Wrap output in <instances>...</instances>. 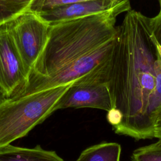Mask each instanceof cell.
<instances>
[{
    "label": "cell",
    "instance_id": "17",
    "mask_svg": "<svg viewBox=\"0 0 161 161\" xmlns=\"http://www.w3.org/2000/svg\"><path fill=\"white\" fill-rule=\"evenodd\" d=\"M7 97H6L4 93L3 92V91L0 89V104L6 99Z\"/></svg>",
    "mask_w": 161,
    "mask_h": 161
},
{
    "label": "cell",
    "instance_id": "1",
    "mask_svg": "<svg viewBox=\"0 0 161 161\" xmlns=\"http://www.w3.org/2000/svg\"><path fill=\"white\" fill-rule=\"evenodd\" d=\"M131 9L124 0L110 9L50 25L47 44L23 87L11 98L73 84L93 75L111 58L117 17Z\"/></svg>",
    "mask_w": 161,
    "mask_h": 161
},
{
    "label": "cell",
    "instance_id": "4",
    "mask_svg": "<svg viewBox=\"0 0 161 161\" xmlns=\"http://www.w3.org/2000/svg\"><path fill=\"white\" fill-rule=\"evenodd\" d=\"M8 28L28 77L47 44L50 25L28 10L9 22Z\"/></svg>",
    "mask_w": 161,
    "mask_h": 161
},
{
    "label": "cell",
    "instance_id": "12",
    "mask_svg": "<svg viewBox=\"0 0 161 161\" xmlns=\"http://www.w3.org/2000/svg\"><path fill=\"white\" fill-rule=\"evenodd\" d=\"M131 159V161H161V140L135 149Z\"/></svg>",
    "mask_w": 161,
    "mask_h": 161
},
{
    "label": "cell",
    "instance_id": "13",
    "mask_svg": "<svg viewBox=\"0 0 161 161\" xmlns=\"http://www.w3.org/2000/svg\"><path fill=\"white\" fill-rule=\"evenodd\" d=\"M89 1L96 0H33L29 10L39 14L64 6Z\"/></svg>",
    "mask_w": 161,
    "mask_h": 161
},
{
    "label": "cell",
    "instance_id": "19",
    "mask_svg": "<svg viewBox=\"0 0 161 161\" xmlns=\"http://www.w3.org/2000/svg\"><path fill=\"white\" fill-rule=\"evenodd\" d=\"M114 5H116V4H118V3H119L120 2H121V1H124V0H109Z\"/></svg>",
    "mask_w": 161,
    "mask_h": 161
},
{
    "label": "cell",
    "instance_id": "14",
    "mask_svg": "<svg viewBox=\"0 0 161 161\" xmlns=\"http://www.w3.org/2000/svg\"><path fill=\"white\" fill-rule=\"evenodd\" d=\"M106 118L113 128H114L121 123L122 116L117 109L113 108L107 112Z\"/></svg>",
    "mask_w": 161,
    "mask_h": 161
},
{
    "label": "cell",
    "instance_id": "16",
    "mask_svg": "<svg viewBox=\"0 0 161 161\" xmlns=\"http://www.w3.org/2000/svg\"><path fill=\"white\" fill-rule=\"evenodd\" d=\"M155 35L158 39L161 40V18H158L156 21Z\"/></svg>",
    "mask_w": 161,
    "mask_h": 161
},
{
    "label": "cell",
    "instance_id": "3",
    "mask_svg": "<svg viewBox=\"0 0 161 161\" xmlns=\"http://www.w3.org/2000/svg\"><path fill=\"white\" fill-rule=\"evenodd\" d=\"M72 84L6 99L0 104V147L25 136L43 123L55 111L58 101Z\"/></svg>",
    "mask_w": 161,
    "mask_h": 161
},
{
    "label": "cell",
    "instance_id": "15",
    "mask_svg": "<svg viewBox=\"0 0 161 161\" xmlns=\"http://www.w3.org/2000/svg\"><path fill=\"white\" fill-rule=\"evenodd\" d=\"M154 138L161 140V106L158 109L155 114L154 123Z\"/></svg>",
    "mask_w": 161,
    "mask_h": 161
},
{
    "label": "cell",
    "instance_id": "6",
    "mask_svg": "<svg viewBox=\"0 0 161 161\" xmlns=\"http://www.w3.org/2000/svg\"><path fill=\"white\" fill-rule=\"evenodd\" d=\"M91 108L109 111L113 108L108 84H72L55 105V110Z\"/></svg>",
    "mask_w": 161,
    "mask_h": 161
},
{
    "label": "cell",
    "instance_id": "7",
    "mask_svg": "<svg viewBox=\"0 0 161 161\" xmlns=\"http://www.w3.org/2000/svg\"><path fill=\"white\" fill-rule=\"evenodd\" d=\"M114 5L109 0H96L74 3L38 14L48 25L70 21L110 9Z\"/></svg>",
    "mask_w": 161,
    "mask_h": 161
},
{
    "label": "cell",
    "instance_id": "20",
    "mask_svg": "<svg viewBox=\"0 0 161 161\" xmlns=\"http://www.w3.org/2000/svg\"><path fill=\"white\" fill-rule=\"evenodd\" d=\"M157 41H158V42L161 45V40H157Z\"/></svg>",
    "mask_w": 161,
    "mask_h": 161
},
{
    "label": "cell",
    "instance_id": "18",
    "mask_svg": "<svg viewBox=\"0 0 161 161\" xmlns=\"http://www.w3.org/2000/svg\"><path fill=\"white\" fill-rule=\"evenodd\" d=\"M158 3H159V11L158 14L156 16L158 18H161V0H158Z\"/></svg>",
    "mask_w": 161,
    "mask_h": 161
},
{
    "label": "cell",
    "instance_id": "9",
    "mask_svg": "<svg viewBox=\"0 0 161 161\" xmlns=\"http://www.w3.org/2000/svg\"><path fill=\"white\" fill-rule=\"evenodd\" d=\"M121 145L115 142H101L83 150L75 161H120Z\"/></svg>",
    "mask_w": 161,
    "mask_h": 161
},
{
    "label": "cell",
    "instance_id": "5",
    "mask_svg": "<svg viewBox=\"0 0 161 161\" xmlns=\"http://www.w3.org/2000/svg\"><path fill=\"white\" fill-rule=\"evenodd\" d=\"M28 75L10 33L8 23L0 26V89L11 98L25 85Z\"/></svg>",
    "mask_w": 161,
    "mask_h": 161
},
{
    "label": "cell",
    "instance_id": "2",
    "mask_svg": "<svg viewBox=\"0 0 161 161\" xmlns=\"http://www.w3.org/2000/svg\"><path fill=\"white\" fill-rule=\"evenodd\" d=\"M117 30L108 84L113 108L122 119L113 128L136 140L148 139L145 117L155 89L158 57L150 18L131 9Z\"/></svg>",
    "mask_w": 161,
    "mask_h": 161
},
{
    "label": "cell",
    "instance_id": "8",
    "mask_svg": "<svg viewBox=\"0 0 161 161\" xmlns=\"http://www.w3.org/2000/svg\"><path fill=\"white\" fill-rule=\"evenodd\" d=\"M0 161H65L54 151L47 150L39 145L25 148L10 145L0 147Z\"/></svg>",
    "mask_w": 161,
    "mask_h": 161
},
{
    "label": "cell",
    "instance_id": "10",
    "mask_svg": "<svg viewBox=\"0 0 161 161\" xmlns=\"http://www.w3.org/2000/svg\"><path fill=\"white\" fill-rule=\"evenodd\" d=\"M158 56V55H157ZM155 86L145 117V127L148 139L154 138L155 114L161 106V60L157 57L155 63Z\"/></svg>",
    "mask_w": 161,
    "mask_h": 161
},
{
    "label": "cell",
    "instance_id": "11",
    "mask_svg": "<svg viewBox=\"0 0 161 161\" xmlns=\"http://www.w3.org/2000/svg\"><path fill=\"white\" fill-rule=\"evenodd\" d=\"M33 0H0V26L29 10Z\"/></svg>",
    "mask_w": 161,
    "mask_h": 161
}]
</instances>
